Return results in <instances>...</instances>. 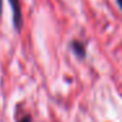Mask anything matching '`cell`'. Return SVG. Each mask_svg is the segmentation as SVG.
I'll return each instance as SVG.
<instances>
[{
    "mask_svg": "<svg viewBox=\"0 0 122 122\" xmlns=\"http://www.w3.org/2000/svg\"><path fill=\"white\" fill-rule=\"evenodd\" d=\"M12 9V17H13V26L17 32H21L22 28V13L20 0H8Z\"/></svg>",
    "mask_w": 122,
    "mask_h": 122,
    "instance_id": "6da1fadb",
    "label": "cell"
},
{
    "mask_svg": "<svg viewBox=\"0 0 122 122\" xmlns=\"http://www.w3.org/2000/svg\"><path fill=\"white\" fill-rule=\"evenodd\" d=\"M71 50L74 53L75 56H77L79 59H85L87 56V49H85V45L83 42L77 40H74L71 42Z\"/></svg>",
    "mask_w": 122,
    "mask_h": 122,
    "instance_id": "7a4b0ae2",
    "label": "cell"
},
{
    "mask_svg": "<svg viewBox=\"0 0 122 122\" xmlns=\"http://www.w3.org/2000/svg\"><path fill=\"white\" fill-rule=\"evenodd\" d=\"M17 122H32V117L30 116H24L21 119H19Z\"/></svg>",
    "mask_w": 122,
    "mask_h": 122,
    "instance_id": "3957f363",
    "label": "cell"
},
{
    "mask_svg": "<svg viewBox=\"0 0 122 122\" xmlns=\"http://www.w3.org/2000/svg\"><path fill=\"white\" fill-rule=\"evenodd\" d=\"M116 1H117V5L119 7V9L122 11V0H116Z\"/></svg>",
    "mask_w": 122,
    "mask_h": 122,
    "instance_id": "277c9868",
    "label": "cell"
},
{
    "mask_svg": "<svg viewBox=\"0 0 122 122\" xmlns=\"http://www.w3.org/2000/svg\"><path fill=\"white\" fill-rule=\"evenodd\" d=\"M1 9H3V0H0V15H1Z\"/></svg>",
    "mask_w": 122,
    "mask_h": 122,
    "instance_id": "5b68a950",
    "label": "cell"
}]
</instances>
